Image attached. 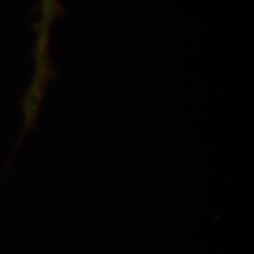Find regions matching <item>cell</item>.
<instances>
[{
	"label": "cell",
	"instance_id": "obj_1",
	"mask_svg": "<svg viewBox=\"0 0 254 254\" xmlns=\"http://www.w3.org/2000/svg\"><path fill=\"white\" fill-rule=\"evenodd\" d=\"M63 12L58 0H40V22L37 23V45H35V74L32 84L22 99L23 111V130L17 144H22L23 137L37 126L40 106H42L45 91L48 83L55 78V71L52 60H50V30H52L53 18Z\"/></svg>",
	"mask_w": 254,
	"mask_h": 254
}]
</instances>
